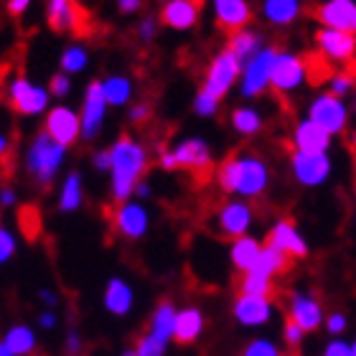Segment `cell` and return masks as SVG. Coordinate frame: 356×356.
Wrapping results in <instances>:
<instances>
[{
    "mask_svg": "<svg viewBox=\"0 0 356 356\" xmlns=\"http://www.w3.org/2000/svg\"><path fill=\"white\" fill-rule=\"evenodd\" d=\"M44 133L64 148H72L76 140H82V120L79 110L67 102H56L44 115Z\"/></svg>",
    "mask_w": 356,
    "mask_h": 356,
    "instance_id": "cell-16",
    "label": "cell"
},
{
    "mask_svg": "<svg viewBox=\"0 0 356 356\" xmlns=\"http://www.w3.org/2000/svg\"><path fill=\"white\" fill-rule=\"evenodd\" d=\"M135 356H165V351H168V343L158 341L156 336H150L148 331L135 341L133 346Z\"/></svg>",
    "mask_w": 356,
    "mask_h": 356,
    "instance_id": "cell-40",
    "label": "cell"
},
{
    "mask_svg": "<svg viewBox=\"0 0 356 356\" xmlns=\"http://www.w3.org/2000/svg\"><path fill=\"white\" fill-rule=\"evenodd\" d=\"M311 82V64L300 51L280 49L273 64V89L277 95H298Z\"/></svg>",
    "mask_w": 356,
    "mask_h": 356,
    "instance_id": "cell-9",
    "label": "cell"
},
{
    "mask_svg": "<svg viewBox=\"0 0 356 356\" xmlns=\"http://www.w3.org/2000/svg\"><path fill=\"white\" fill-rule=\"evenodd\" d=\"M216 186L222 188L229 199L254 201L265 196L270 184H273V168L265 158L257 153H234L224 158L214 171Z\"/></svg>",
    "mask_w": 356,
    "mask_h": 356,
    "instance_id": "cell-1",
    "label": "cell"
},
{
    "mask_svg": "<svg viewBox=\"0 0 356 356\" xmlns=\"http://www.w3.org/2000/svg\"><path fill=\"white\" fill-rule=\"evenodd\" d=\"M38 300H41V305H44V308H49V311H56V308H59V303H61V296L51 288H41V290H38Z\"/></svg>",
    "mask_w": 356,
    "mask_h": 356,
    "instance_id": "cell-50",
    "label": "cell"
},
{
    "mask_svg": "<svg viewBox=\"0 0 356 356\" xmlns=\"http://www.w3.org/2000/svg\"><path fill=\"white\" fill-rule=\"evenodd\" d=\"M193 115H199V118H216L219 115V110H222V102L219 99H214V97H209L207 92H201V89H196V95H193Z\"/></svg>",
    "mask_w": 356,
    "mask_h": 356,
    "instance_id": "cell-39",
    "label": "cell"
},
{
    "mask_svg": "<svg viewBox=\"0 0 356 356\" xmlns=\"http://www.w3.org/2000/svg\"><path fill=\"white\" fill-rule=\"evenodd\" d=\"M305 13V0H260L257 15L265 26L273 29H290Z\"/></svg>",
    "mask_w": 356,
    "mask_h": 356,
    "instance_id": "cell-22",
    "label": "cell"
},
{
    "mask_svg": "<svg viewBox=\"0 0 356 356\" xmlns=\"http://www.w3.org/2000/svg\"><path fill=\"white\" fill-rule=\"evenodd\" d=\"M38 328H41V331H54V328H59V313L44 308V311L38 313Z\"/></svg>",
    "mask_w": 356,
    "mask_h": 356,
    "instance_id": "cell-51",
    "label": "cell"
},
{
    "mask_svg": "<svg viewBox=\"0 0 356 356\" xmlns=\"http://www.w3.org/2000/svg\"><path fill=\"white\" fill-rule=\"evenodd\" d=\"M176 316H178V305L171 300H161V303L153 308L148 321V334L156 336L158 341L171 343L173 336H176Z\"/></svg>",
    "mask_w": 356,
    "mask_h": 356,
    "instance_id": "cell-30",
    "label": "cell"
},
{
    "mask_svg": "<svg viewBox=\"0 0 356 356\" xmlns=\"http://www.w3.org/2000/svg\"><path fill=\"white\" fill-rule=\"evenodd\" d=\"M288 262L290 257L285 252H280L277 247L273 245H267L262 247V254H260V260H257V265H254L252 273H260V275H267V277H277V275H282L285 270H288Z\"/></svg>",
    "mask_w": 356,
    "mask_h": 356,
    "instance_id": "cell-35",
    "label": "cell"
},
{
    "mask_svg": "<svg viewBox=\"0 0 356 356\" xmlns=\"http://www.w3.org/2000/svg\"><path fill=\"white\" fill-rule=\"evenodd\" d=\"M351 115H354V120H356V92H354V99H351Z\"/></svg>",
    "mask_w": 356,
    "mask_h": 356,
    "instance_id": "cell-59",
    "label": "cell"
},
{
    "mask_svg": "<svg viewBox=\"0 0 356 356\" xmlns=\"http://www.w3.org/2000/svg\"><path fill=\"white\" fill-rule=\"evenodd\" d=\"M84 207V176L79 171H69L61 178L56 193V209L61 214H74Z\"/></svg>",
    "mask_w": 356,
    "mask_h": 356,
    "instance_id": "cell-29",
    "label": "cell"
},
{
    "mask_svg": "<svg viewBox=\"0 0 356 356\" xmlns=\"http://www.w3.org/2000/svg\"><path fill=\"white\" fill-rule=\"evenodd\" d=\"M0 356H13V351L8 349L6 341H3V339H0Z\"/></svg>",
    "mask_w": 356,
    "mask_h": 356,
    "instance_id": "cell-58",
    "label": "cell"
},
{
    "mask_svg": "<svg viewBox=\"0 0 356 356\" xmlns=\"http://www.w3.org/2000/svg\"><path fill=\"white\" fill-rule=\"evenodd\" d=\"M84 349V341L82 336H79V331L76 328H69L67 336H64V351H67L69 356H79Z\"/></svg>",
    "mask_w": 356,
    "mask_h": 356,
    "instance_id": "cell-48",
    "label": "cell"
},
{
    "mask_svg": "<svg viewBox=\"0 0 356 356\" xmlns=\"http://www.w3.org/2000/svg\"><path fill=\"white\" fill-rule=\"evenodd\" d=\"M204 331H207V316H204V311H201L199 305H184V308H178L173 341L181 343V346H191V343H196L204 336Z\"/></svg>",
    "mask_w": 356,
    "mask_h": 356,
    "instance_id": "cell-26",
    "label": "cell"
},
{
    "mask_svg": "<svg viewBox=\"0 0 356 356\" xmlns=\"http://www.w3.org/2000/svg\"><path fill=\"white\" fill-rule=\"evenodd\" d=\"M89 61H92V54L84 44L74 41V44H67L59 54V72L69 76H79L89 69Z\"/></svg>",
    "mask_w": 356,
    "mask_h": 356,
    "instance_id": "cell-33",
    "label": "cell"
},
{
    "mask_svg": "<svg viewBox=\"0 0 356 356\" xmlns=\"http://www.w3.org/2000/svg\"><path fill=\"white\" fill-rule=\"evenodd\" d=\"M46 23L56 33H76L84 26V10L76 0H46Z\"/></svg>",
    "mask_w": 356,
    "mask_h": 356,
    "instance_id": "cell-24",
    "label": "cell"
},
{
    "mask_svg": "<svg viewBox=\"0 0 356 356\" xmlns=\"http://www.w3.org/2000/svg\"><path fill=\"white\" fill-rule=\"evenodd\" d=\"M143 3L145 0H115V10L120 15H135L143 10Z\"/></svg>",
    "mask_w": 356,
    "mask_h": 356,
    "instance_id": "cell-52",
    "label": "cell"
},
{
    "mask_svg": "<svg viewBox=\"0 0 356 356\" xmlns=\"http://www.w3.org/2000/svg\"><path fill=\"white\" fill-rule=\"evenodd\" d=\"M110 165H112V156H110V148H99L92 153V168L99 173H110Z\"/></svg>",
    "mask_w": 356,
    "mask_h": 356,
    "instance_id": "cell-49",
    "label": "cell"
},
{
    "mask_svg": "<svg viewBox=\"0 0 356 356\" xmlns=\"http://www.w3.org/2000/svg\"><path fill=\"white\" fill-rule=\"evenodd\" d=\"M3 341H6L8 349L13 351V356H31L38 346L36 331H33L29 323H13V326L6 331Z\"/></svg>",
    "mask_w": 356,
    "mask_h": 356,
    "instance_id": "cell-34",
    "label": "cell"
},
{
    "mask_svg": "<svg viewBox=\"0 0 356 356\" xmlns=\"http://www.w3.org/2000/svg\"><path fill=\"white\" fill-rule=\"evenodd\" d=\"M3 99L21 118H44L46 112L54 107V97L49 87L33 82L26 74H15L8 79L6 89H3Z\"/></svg>",
    "mask_w": 356,
    "mask_h": 356,
    "instance_id": "cell-5",
    "label": "cell"
},
{
    "mask_svg": "<svg viewBox=\"0 0 356 356\" xmlns=\"http://www.w3.org/2000/svg\"><path fill=\"white\" fill-rule=\"evenodd\" d=\"M10 148H13V138H10V133L0 130V158H6L8 153H10Z\"/></svg>",
    "mask_w": 356,
    "mask_h": 356,
    "instance_id": "cell-56",
    "label": "cell"
},
{
    "mask_svg": "<svg viewBox=\"0 0 356 356\" xmlns=\"http://www.w3.org/2000/svg\"><path fill=\"white\" fill-rule=\"evenodd\" d=\"M265 46H267V41H265V36H262V31L252 29V26L237 31V33H232L229 41H227V49H229L242 64H245L247 59H252L254 54H260Z\"/></svg>",
    "mask_w": 356,
    "mask_h": 356,
    "instance_id": "cell-32",
    "label": "cell"
},
{
    "mask_svg": "<svg viewBox=\"0 0 356 356\" xmlns=\"http://www.w3.org/2000/svg\"><path fill=\"white\" fill-rule=\"evenodd\" d=\"M150 196H153V186H150V181H145V178H143L140 184H138V188H135L133 199H138V201H143V204H145Z\"/></svg>",
    "mask_w": 356,
    "mask_h": 356,
    "instance_id": "cell-55",
    "label": "cell"
},
{
    "mask_svg": "<svg viewBox=\"0 0 356 356\" xmlns=\"http://www.w3.org/2000/svg\"><path fill=\"white\" fill-rule=\"evenodd\" d=\"M67 153L69 148L51 140L44 130H38L23 150V171L29 173V178L36 186L49 188L59 178L61 168L67 163Z\"/></svg>",
    "mask_w": 356,
    "mask_h": 356,
    "instance_id": "cell-3",
    "label": "cell"
},
{
    "mask_svg": "<svg viewBox=\"0 0 356 356\" xmlns=\"http://www.w3.org/2000/svg\"><path fill=\"white\" fill-rule=\"evenodd\" d=\"M158 165L163 171H191V173H207L214 165V150L209 145L207 138L201 135H188L173 143L171 148H163L158 153Z\"/></svg>",
    "mask_w": 356,
    "mask_h": 356,
    "instance_id": "cell-4",
    "label": "cell"
},
{
    "mask_svg": "<svg viewBox=\"0 0 356 356\" xmlns=\"http://www.w3.org/2000/svg\"><path fill=\"white\" fill-rule=\"evenodd\" d=\"M262 247H265V242H260V239L252 237V234L234 239V242L229 245V262H232V267H234L239 275L252 273L254 265H257V260H260Z\"/></svg>",
    "mask_w": 356,
    "mask_h": 356,
    "instance_id": "cell-28",
    "label": "cell"
},
{
    "mask_svg": "<svg viewBox=\"0 0 356 356\" xmlns=\"http://www.w3.org/2000/svg\"><path fill=\"white\" fill-rule=\"evenodd\" d=\"M288 171L298 186L321 188L334 176V158H331V153H300V150H293L288 158Z\"/></svg>",
    "mask_w": 356,
    "mask_h": 356,
    "instance_id": "cell-10",
    "label": "cell"
},
{
    "mask_svg": "<svg viewBox=\"0 0 356 356\" xmlns=\"http://www.w3.org/2000/svg\"><path fill=\"white\" fill-rule=\"evenodd\" d=\"M267 125V115L254 102H242L229 112V127L239 138H254Z\"/></svg>",
    "mask_w": 356,
    "mask_h": 356,
    "instance_id": "cell-27",
    "label": "cell"
},
{
    "mask_svg": "<svg viewBox=\"0 0 356 356\" xmlns=\"http://www.w3.org/2000/svg\"><path fill=\"white\" fill-rule=\"evenodd\" d=\"M18 204V191L13 186H0V209H13Z\"/></svg>",
    "mask_w": 356,
    "mask_h": 356,
    "instance_id": "cell-54",
    "label": "cell"
},
{
    "mask_svg": "<svg viewBox=\"0 0 356 356\" xmlns=\"http://www.w3.org/2000/svg\"><path fill=\"white\" fill-rule=\"evenodd\" d=\"M254 227V209L245 199H227L214 214V229L227 239L247 237Z\"/></svg>",
    "mask_w": 356,
    "mask_h": 356,
    "instance_id": "cell-13",
    "label": "cell"
},
{
    "mask_svg": "<svg viewBox=\"0 0 356 356\" xmlns=\"http://www.w3.org/2000/svg\"><path fill=\"white\" fill-rule=\"evenodd\" d=\"M31 6H33V0H8L6 3V10L13 18H21V15H26L31 10Z\"/></svg>",
    "mask_w": 356,
    "mask_h": 356,
    "instance_id": "cell-53",
    "label": "cell"
},
{
    "mask_svg": "<svg viewBox=\"0 0 356 356\" xmlns=\"http://www.w3.org/2000/svg\"><path fill=\"white\" fill-rule=\"evenodd\" d=\"M158 31H161V18L156 15H143L138 26H135V36L140 44H153L158 38Z\"/></svg>",
    "mask_w": 356,
    "mask_h": 356,
    "instance_id": "cell-41",
    "label": "cell"
},
{
    "mask_svg": "<svg viewBox=\"0 0 356 356\" xmlns=\"http://www.w3.org/2000/svg\"><path fill=\"white\" fill-rule=\"evenodd\" d=\"M305 118L323 127L328 135L339 138V135L349 133V125L354 115H351V104L346 102V99L334 97L331 92L321 89V92H316V95L308 99V104H305Z\"/></svg>",
    "mask_w": 356,
    "mask_h": 356,
    "instance_id": "cell-6",
    "label": "cell"
},
{
    "mask_svg": "<svg viewBox=\"0 0 356 356\" xmlns=\"http://www.w3.org/2000/svg\"><path fill=\"white\" fill-rule=\"evenodd\" d=\"M15 252H18V237H15V232L0 224V265L13 260Z\"/></svg>",
    "mask_w": 356,
    "mask_h": 356,
    "instance_id": "cell-42",
    "label": "cell"
},
{
    "mask_svg": "<svg viewBox=\"0 0 356 356\" xmlns=\"http://www.w3.org/2000/svg\"><path fill=\"white\" fill-rule=\"evenodd\" d=\"M107 110L110 104L104 99L102 79H92L82 92V104H79V120H82V140L95 143L104 130L107 122Z\"/></svg>",
    "mask_w": 356,
    "mask_h": 356,
    "instance_id": "cell-11",
    "label": "cell"
},
{
    "mask_svg": "<svg viewBox=\"0 0 356 356\" xmlns=\"http://www.w3.org/2000/svg\"><path fill=\"white\" fill-rule=\"evenodd\" d=\"M267 245L277 247L280 252L288 254L290 260H303L311 252L308 239H305V234L293 219H277L267 232Z\"/></svg>",
    "mask_w": 356,
    "mask_h": 356,
    "instance_id": "cell-19",
    "label": "cell"
},
{
    "mask_svg": "<svg viewBox=\"0 0 356 356\" xmlns=\"http://www.w3.org/2000/svg\"><path fill=\"white\" fill-rule=\"evenodd\" d=\"M102 305L110 316H115V318H125V316H130L135 308V288L125 280V277L115 275V277H110V280L104 282Z\"/></svg>",
    "mask_w": 356,
    "mask_h": 356,
    "instance_id": "cell-25",
    "label": "cell"
},
{
    "mask_svg": "<svg viewBox=\"0 0 356 356\" xmlns=\"http://www.w3.org/2000/svg\"><path fill=\"white\" fill-rule=\"evenodd\" d=\"M150 224H153L150 209L138 199L115 204V209H112V229L122 239L138 242L150 232Z\"/></svg>",
    "mask_w": 356,
    "mask_h": 356,
    "instance_id": "cell-14",
    "label": "cell"
},
{
    "mask_svg": "<svg viewBox=\"0 0 356 356\" xmlns=\"http://www.w3.org/2000/svg\"><path fill=\"white\" fill-rule=\"evenodd\" d=\"M351 356H356V339L351 341Z\"/></svg>",
    "mask_w": 356,
    "mask_h": 356,
    "instance_id": "cell-61",
    "label": "cell"
},
{
    "mask_svg": "<svg viewBox=\"0 0 356 356\" xmlns=\"http://www.w3.org/2000/svg\"><path fill=\"white\" fill-rule=\"evenodd\" d=\"M316 21L323 29L356 36V0H321L316 6Z\"/></svg>",
    "mask_w": 356,
    "mask_h": 356,
    "instance_id": "cell-20",
    "label": "cell"
},
{
    "mask_svg": "<svg viewBox=\"0 0 356 356\" xmlns=\"http://www.w3.org/2000/svg\"><path fill=\"white\" fill-rule=\"evenodd\" d=\"M305 331L298 323H293V321H285L282 323V343L288 346V349H300L305 341Z\"/></svg>",
    "mask_w": 356,
    "mask_h": 356,
    "instance_id": "cell-45",
    "label": "cell"
},
{
    "mask_svg": "<svg viewBox=\"0 0 356 356\" xmlns=\"http://www.w3.org/2000/svg\"><path fill=\"white\" fill-rule=\"evenodd\" d=\"M323 328H326L328 334H331V339H343V334L349 331V316H346L343 311L328 313Z\"/></svg>",
    "mask_w": 356,
    "mask_h": 356,
    "instance_id": "cell-44",
    "label": "cell"
},
{
    "mask_svg": "<svg viewBox=\"0 0 356 356\" xmlns=\"http://www.w3.org/2000/svg\"><path fill=\"white\" fill-rule=\"evenodd\" d=\"M285 311H288V321L298 323L305 334H313V331L323 328L326 316H328V313L323 311V303L313 296L311 290H305V288L290 290L288 300H285Z\"/></svg>",
    "mask_w": 356,
    "mask_h": 356,
    "instance_id": "cell-15",
    "label": "cell"
},
{
    "mask_svg": "<svg viewBox=\"0 0 356 356\" xmlns=\"http://www.w3.org/2000/svg\"><path fill=\"white\" fill-rule=\"evenodd\" d=\"M232 316L242 328H265L275 321L277 308H275L273 298L239 293L232 303Z\"/></svg>",
    "mask_w": 356,
    "mask_h": 356,
    "instance_id": "cell-18",
    "label": "cell"
},
{
    "mask_svg": "<svg viewBox=\"0 0 356 356\" xmlns=\"http://www.w3.org/2000/svg\"><path fill=\"white\" fill-rule=\"evenodd\" d=\"M49 92H51L54 99H67L72 92H74V79L69 74H64V72H56V74L49 79Z\"/></svg>",
    "mask_w": 356,
    "mask_h": 356,
    "instance_id": "cell-43",
    "label": "cell"
},
{
    "mask_svg": "<svg viewBox=\"0 0 356 356\" xmlns=\"http://www.w3.org/2000/svg\"><path fill=\"white\" fill-rule=\"evenodd\" d=\"M349 148L356 153V127H354V130H349Z\"/></svg>",
    "mask_w": 356,
    "mask_h": 356,
    "instance_id": "cell-57",
    "label": "cell"
},
{
    "mask_svg": "<svg viewBox=\"0 0 356 356\" xmlns=\"http://www.w3.org/2000/svg\"><path fill=\"white\" fill-rule=\"evenodd\" d=\"M239 76H242V61L224 46L222 51H216L211 61L204 69V79H201V92L224 102L229 97L232 89H237Z\"/></svg>",
    "mask_w": 356,
    "mask_h": 356,
    "instance_id": "cell-7",
    "label": "cell"
},
{
    "mask_svg": "<svg viewBox=\"0 0 356 356\" xmlns=\"http://www.w3.org/2000/svg\"><path fill=\"white\" fill-rule=\"evenodd\" d=\"M313 46L318 56L331 67H349L351 61L356 59V36L354 33H343V31L323 29L318 26L313 33Z\"/></svg>",
    "mask_w": 356,
    "mask_h": 356,
    "instance_id": "cell-12",
    "label": "cell"
},
{
    "mask_svg": "<svg viewBox=\"0 0 356 356\" xmlns=\"http://www.w3.org/2000/svg\"><path fill=\"white\" fill-rule=\"evenodd\" d=\"M161 26L178 33H186L199 26L201 18V6L199 0H163L161 6Z\"/></svg>",
    "mask_w": 356,
    "mask_h": 356,
    "instance_id": "cell-23",
    "label": "cell"
},
{
    "mask_svg": "<svg viewBox=\"0 0 356 356\" xmlns=\"http://www.w3.org/2000/svg\"><path fill=\"white\" fill-rule=\"evenodd\" d=\"M290 145H293V150H300V153H331L334 135H328L313 120L300 118L296 120V125L290 130Z\"/></svg>",
    "mask_w": 356,
    "mask_h": 356,
    "instance_id": "cell-21",
    "label": "cell"
},
{
    "mask_svg": "<svg viewBox=\"0 0 356 356\" xmlns=\"http://www.w3.org/2000/svg\"><path fill=\"white\" fill-rule=\"evenodd\" d=\"M207 6L214 26L227 31L229 36L252 26V18H254L252 0H207Z\"/></svg>",
    "mask_w": 356,
    "mask_h": 356,
    "instance_id": "cell-17",
    "label": "cell"
},
{
    "mask_svg": "<svg viewBox=\"0 0 356 356\" xmlns=\"http://www.w3.org/2000/svg\"><path fill=\"white\" fill-rule=\"evenodd\" d=\"M321 356H351V341H346V339H331L323 346Z\"/></svg>",
    "mask_w": 356,
    "mask_h": 356,
    "instance_id": "cell-47",
    "label": "cell"
},
{
    "mask_svg": "<svg viewBox=\"0 0 356 356\" xmlns=\"http://www.w3.org/2000/svg\"><path fill=\"white\" fill-rule=\"evenodd\" d=\"M239 293H245V296L270 298L273 296V277H267V275H260V273L242 275V280H239Z\"/></svg>",
    "mask_w": 356,
    "mask_h": 356,
    "instance_id": "cell-37",
    "label": "cell"
},
{
    "mask_svg": "<svg viewBox=\"0 0 356 356\" xmlns=\"http://www.w3.org/2000/svg\"><path fill=\"white\" fill-rule=\"evenodd\" d=\"M150 115H153V107L140 99L127 107V122H133V125H143L145 120H150Z\"/></svg>",
    "mask_w": 356,
    "mask_h": 356,
    "instance_id": "cell-46",
    "label": "cell"
},
{
    "mask_svg": "<svg viewBox=\"0 0 356 356\" xmlns=\"http://www.w3.org/2000/svg\"><path fill=\"white\" fill-rule=\"evenodd\" d=\"M239 356H282L280 343L267 339V336H257L252 341H247V346L242 349Z\"/></svg>",
    "mask_w": 356,
    "mask_h": 356,
    "instance_id": "cell-38",
    "label": "cell"
},
{
    "mask_svg": "<svg viewBox=\"0 0 356 356\" xmlns=\"http://www.w3.org/2000/svg\"><path fill=\"white\" fill-rule=\"evenodd\" d=\"M102 92H104V99L110 107H130L133 104V97H135V82L130 74H122V72H112L102 79Z\"/></svg>",
    "mask_w": 356,
    "mask_h": 356,
    "instance_id": "cell-31",
    "label": "cell"
},
{
    "mask_svg": "<svg viewBox=\"0 0 356 356\" xmlns=\"http://www.w3.org/2000/svg\"><path fill=\"white\" fill-rule=\"evenodd\" d=\"M120 356H135V351H133V349H125Z\"/></svg>",
    "mask_w": 356,
    "mask_h": 356,
    "instance_id": "cell-60",
    "label": "cell"
},
{
    "mask_svg": "<svg viewBox=\"0 0 356 356\" xmlns=\"http://www.w3.org/2000/svg\"><path fill=\"white\" fill-rule=\"evenodd\" d=\"M110 196L115 204L130 201L135 196V188L140 184L150 165V153L145 143L133 135H120L110 145Z\"/></svg>",
    "mask_w": 356,
    "mask_h": 356,
    "instance_id": "cell-2",
    "label": "cell"
},
{
    "mask_svg": "<svg viewBox=\"0 0 356 356\" xmlns=\"http://www.w3.org/2000/svg\"><path fill=\"white\" fill-rule=\"evenodd\" d=\"M277 51H280L277 46L267 44L260 54H254L252 59H247L242 64V76H239L237 84V92L242 99L254 102L273 89V64L277 59Z\"/></svg>",
    "mask_w": 356,
    "mask_h": 356,
    "instance_id": "cell-8",
    "label": "cell"
},
{
    "mask_svg": "<svg viewBox=\"0 0 356 356\" xmlns=\"http://www.w3.org/2000/svg\"><path fill=\"white\" fill-rule=\"evenodd\" d=\"M326 92H331L334 97L349 99L356 92V74L349 69H334L326 79Z\"/></svg>",
    "mask_w": 356,
    "mask_h": 356,
    "instance_id": "cell-36",
    "label": "cell"
}]
</instances>
